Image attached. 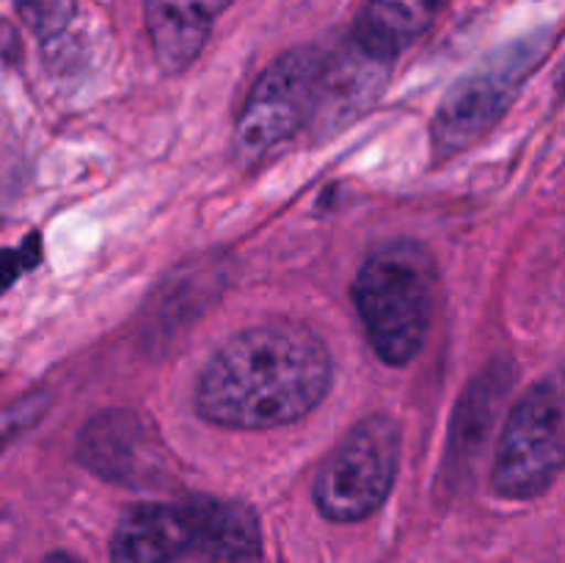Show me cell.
<instances>
[{"label":"cell","mask_w":565,"mask_h":563,"mask_svg":"<svg viewBox=\"0 0 565 563\" xmlns=\"http://www.w3.org/2000/svg\"><path fill=\"white\" fill-rule=\"evenodd\" d=\"M397 467L401 425L390 414H367L337 442L318 469L312 486L315 506L331 522H362L386 502Z\"/></svg>","instance_id":"4"},{"label":"cell","mask_w":565,"mask_h":563,"mask_svg":"<svg viewBox=\"0 0 565 563\" xmlns=\"http://www.w3.org/2000/svg\"><path fill=\"white\" fill-rule=\"evenodd\" d=\"M331 379V353L312 329L252 326L207 359L196 384V412L221 428H281L315 412Z\"/></svg>","instance_id":"1"},{"label":"cell","mask_w":565,"mask_h":563,"mask_svg":"<svg viewBox=\"0 0 565 563\" xmlns=\"http://www.w3.org/2000/svg\"><path fill=\"white\" fill-rule=\"evenodd\" d=\"M14 9L36 36L53 39L75 17V0H14Z\"/></svg>","instance_id":"14"},{"label":"cell","mask_w":565,"mask_h":563,"mask_svg":"<svg viewBox=\"0 0 565 563\" xmlns=\"http://www.w3.org/2000/svg\"><path fill=\"white\" fill-rule=\"evenodd\" d=\"M42 563H83V561H77L75 555H66V552H50Z\"/></svg>","instance_id":"15"},{"label":"cell","mask_w":565,"mask_h":563,"mask_svg":"<svg viewBox=\"0 0 565 563\" xmlns=\"http://www.w3.org/2000/svg\"><path fill=\"white\" fill-rule=\"evenodd\" d=\"M375 357L403 368L423 351L439 296L434 254L417 241H390L375 248L359 268L351 287Z\"/></svg>","instance_id":"2"},{"label":"cell","mask_w":565,"mask_h":563,"mask_svg":"<svg viewBox=\"0 0 565 563\" xmlns=\"http://www.w3.org/2000/svg\"><path fill=\"white\" fill-rule=\"evenodd\" d=\"M565 469V395L552 381L530 386L508 412L491 486L508 500L544 495Z\"/></svg>","instance_id":"6"},{"label":"cell","mask_w":565,"mask_h":563,"mask_svg":"<svg viewBox=\"0 0 565 563\" xmlns=\"http://www.w3.org/2000/svg\"><path fill=\"white\" fill-rule=\"evenodd\" d=\"M392 64L395 61L364 47L356 36L326 55L318 105H315L312 116L315 130L326 138L342 130L362 110H367L386 88Z\"/></svg>","instance_id":"7"},{"label":"cell","mask_w":565,"mask_h":563,"mask_svg":"<svg viewBox=\"0 0 565 563\" xmlns=\"http://www.w3.org/2000/svg\"><path fill=\"white\" fill-rule=\"evenodd\" d=\"M158 447L136 412H103L81 431L77 456L105 480L132 486L158 475L163 464Z\"/></svg>","instance_id":"8"},{"label":"cell","mask_w":565,"mask_h":563,"mask_svg":"<svg viewBox=\"0 0 565 563\" xmlns=\"http://www.w3.org/2000/svg\"><path fill=\"white\" fill-rule=\"evenodd\" d=\"M550 33L524 36L480 61L441 99L430 125L434 160H450L486 136L505 116L522 83L550 53Z\"/></svg>","instance_id":"3"},{"label":"cell","mask_w":565,"mask_h":563,"mask_svg":"<svg viewBox=\"0 0 565 563\" xmlns=\"http://www.w3.org/2000/svg\"><path fill=\"white\" fill-rule=\"evenodd\" d=\"M196 535L188 502H138L110 535V563H174L191 555Z\"/></svg>","instance_id":"9"},{"label":"cell","mask_w":565,"mask_h":563,"mask_svg":"<svg viewBox=\"0 0 565 563\" xmlns=\"http://www.w3.org/2000/svg\"><path fill=\"white\" fill-rule=\"evenodd\" d=\"M508 386H511V370L489 368L463 392L461 403L456 408V423H452L450 431L447 467H463V464L475 461V453L483 445Z\"/></svg>","instance_id":"13"},{"label":"cell","mask_w":565,"mask_h":563,"mask_svg":"<svg viewBox=\"0 0 565 563\" xmlns=\"http://www.w3.org/2000/svg\"><path fill=\"white\" fill-rule=\"evenodd\" d=\"M445 3L447 0H367L351 36L395 61L434 25Z\"/></svg>","instance_id":"12"},{"label":"cell","mask_w":565,"mask_h":563,"mask_svg":"<svg viewBox=\"0 0 565 563\" xmlns=\"http://www.w3.org/2000/svg\"><path fill=\"white\" fill-rule=\"evenodd\" d=\"M235 0H143L154 64L166 75H180L202 55L215 20Z\"/></svg>","instance_id":"10"},{"label":"cell","mask_w":565,"mask_h":563,"mask_svg":"<svg viewBox=\"0 0 565 563\" xmlns=\"http://www.w3.org/2000/svg\"><path fill=\"white\" fill-rule=\"evenodd\" d=\"M555 86H557V92L565 94V61L561 64V70H557V75H555Z\"/></svg>","instance_id":"16"},{"label":"cell","mask_w":565,"mask_h":563,"mask_svg":"<svg viewBox=\"0 0 565 563\" xmlns=\"http://www.w3.org/2000/svg\"><path fill=\"white\" fill-rule=\"evenodd\" d=\"M323 66L326 53L318 47H296L257 77L232 132V155L241 169L257 166L303 125H312Z\"/></svg>","instance_id":"5"},{"label":"cell","mask_w":565,"mask_h":563,"mask_svg":"<svg viewBox=\"0 0 565 563\" xmlns=\"http://www.w3.org/2000/svg\"><path fill=\"white\" fill-rule=\"evenodd\" d=\"M193 519V555L207 563H259L263 530L252 506L241 500L193 497L188 500Z\"/></svg>","instance_id":"11"}]
</instances>
